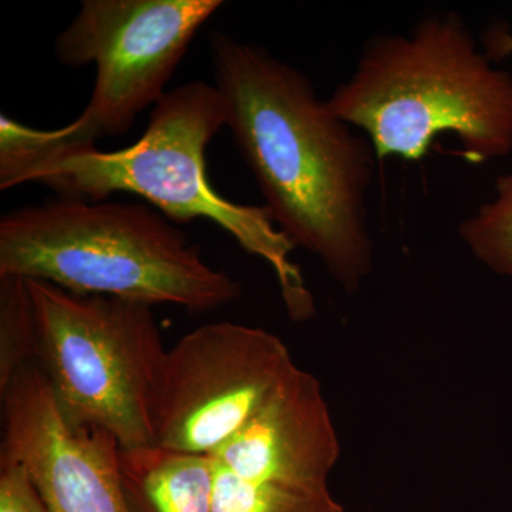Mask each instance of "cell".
I'll list each match as a JSON object with an SVG mask.
<instances>
[{"mask_svg":"<svg viewBox=\"0 0 512 512\" xmlns=\"http://www.w3.org/2000/svg\"><path fill=\"white\" fill-rule=\"evenodd\" d=\"M215 86L227 128L276 227L305 248L348 293L372 274V144L330 109L309 77L264 47L217 32Z\"/></svg>","mask_w":512,"mask_h":512,"instance_id":"obj_1","label":"cell"},{"mask_svg":"<svg viewBox=\"0 0 512 512\" xmlns=\"http://www.w3.org/2000/svg\"><path fill=\"white\" fill-rule=\"evenodd\" d=\"M0 512H50L23 464L0 463Z\"/></svg>","mask_w":512,"mask_h":512,"instance_id":"obj_14","label":"cell"},{"mask_svg":"<svg viewBox=\"0 0 512 512\" xmlns=\"http://www.w3.org/2000/svg\"><path fill=\"white\" fill-rule=\"evenodd\" d=\"M0 463L28 468L50 512H131L120 444L109 431L66 419L37 363L2 393Z\"/></svg>","mask_w":512,"mask_h":512,"instance_id":"obj_8","label":"cell"},{"mask_svg":"<svg viewBox=\"0 0 512 512\" xmlns=\"http://www.w3.org/2000/svg\"><path fill=\"white\" fill-rule=\"evenodd\" d=\"M37 366L67 420L109 431L120 447L153 444L150 404L165 352L154 306L80 295L28 279Z\"/></svg>","mask_w":512,"mask_h":512,"instance_id":"obj_6","label":"cell"},{"mask_svg":"<svg viewBox=\"0 0 512 512\" xmlns=\"http://www.w3.org/2000/svg\"><path fill=\"white\" fill-rule=\"evenodd\" d=\"M298 366L278 336L232 322L191 330L165 352L150 404L154 446L214 456Z\"/></svg>","mask_w":512,"mask_h":512,"instance_id":"obj_7","label":"cell"},{"mask_svg":"<svg viewBox=\"0 0 512 512\" xmlns=\"http://www.w3.org/2000/svg\"><path fill=\"white\" fill-rule=\"evenodd\" d=\"M212 457L218 466L256 483L329 485L340 441L319 380L298 367Z\"/></svg>","mask_w":512,"mask_h":512,"instance_id":"obj_9","label":"cell"},{"mask_svg":"<svg viewBox=\"0 0 512 512\" xmlns=\"http://www.w3.org/2000/svg\"><path fill=\"white\" fill-rule=\"evenodd\" d=\"M214 512H345L329 485L256 483L218 466Z\"/></svg>","mask_w":512,"mask_h":512,"instance_id":"obj_11","label":"cell"},{"mask_svg":"<svg viewBox=\"0 0 512 512\" xmlns=\"http://www.w3.org/2000/svg\"><path fill=\"white\" fill-rule=\"evenodd\" d=\"M37 316L28 279L0 276V393L36 362Z\"/></svg>","mask_w":512,"mask_h":512,"instance_id":"obj_13","label":"cell"},{"mask_svg":"<svg viewBox=\"0 0 512 512\" xmlns=\"http://www.w3.org/2000/svg\"><path fill=\"white\" fill-rule=\"evenodd\" d=\"M328 103L362 131L379 163L423 160L444 134L474 164L512 153V74L494 67L457 13L426 16L409 35L370 39Z\"/></svg>","mask_w":512,"mask_h":512,"instance_id":"obj_2","label":"cell"},{"mask_svg":"<svg viewBox=\"0 0 512 512\" xmlns=\"http://www.w3.org/2000/svg\"><path fill=\"white\" fill-rule=\"evenodd\" d=\"M218 464L207 454L154 446L120 447L131 512H214Z\"/></svg>","mask_w":512,"mask_h":512,"instance_id":"obj_10","label":"cell"},{"mask_svg":"<svg viewBox=\"0 0 512 512\" xmlns=\"http://www.w3.org/2000/svg\"><path fill=\"white\" fill-rule=\"evenodd\" d=\"M224 127L227 104L217 86L184 83L158 101L143 136L130 147L59 151L28 168L18 185L42 184L59 197L86 201L126 192L150 202L175 225L214 222L244 251L271 266L289 318L311 319L315 299L301 266L292 261L296 245L264 205L229 201L208 181L205 153Z\"/></svg>","mask_w":512,"mask_h":512,"instance_id":"obj_3","label":"cell"},{"mask_svg":"<svg viewBox=\"0 0 512 512\" xmlns=\"http://www.w3.org/2000/svg\"><path fill=\"white\" fill-rule=\"evenodd\" d=\"M483 49L485 55L490 57L493 62H500V60L512 56V33L508 26L497 23L485 30Z\"/></svg>","mask_w":512,"mask_h":512,"instance_id":"obj_15","label":"cell"},{"mask_svg":"<svg viewBox=\"0 0 512 512\" xmlns=\"http://www.w3.org/2000/svg\"><path fill=\"white\" fill-rule=\"evenodd\" d=\"M0 276L49 282L80 295L207 312L241 285L156 208L138 202L50 198L0 218Z\"/></svg>","mask_w":512,"mask_h":512,"instance_id":"obj_4","label":"cell"},{"mask_svg":"<svg viewBox=\"0 0 512 512\" xmlns=\"http://www.w3.org/2000/svg\"><path fill=\"white\" fill-rule=\"evenodd\" d=\"M493 200L461 221L458 237L477 261L512 279V173L498 175Z\"/></svg>","mask_w":512,"mask_h":512,"instance_id":"obj_12","label":"cell"},{"mask_svg":"<svg viewBox=\"0 0 512 512\" xmlns=\"http://www.w3.org/2000/svg\"><path fill=\"white\" fill-rule=\"evenodd\" d=\"M222 6L221 0H84L57 37L55 52L63 66H96L92 96L76 120L57 130L3 119L6 183L18 187L20 175L59 151L124 136L140 113L163 99L192 39Z\"/></svg>","mask_w":512,"mask_h":512,"instance_id":"obj_5","label":"cell"}]
</instances>
